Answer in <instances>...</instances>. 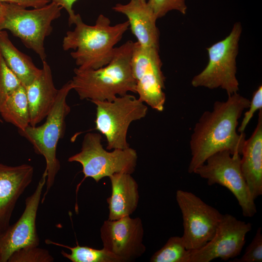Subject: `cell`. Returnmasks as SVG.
Listing matches in <instances>:
<instances>
[{
  "mask_svg": "<svg viewBox=\"0 0 262 262\" xmlns=\"http://www.w3.org/2000/svg\"><path fill=\"white\" fill-rule=\"evenodd\" d=\"M176 198L182 214L187 249H198L214 236L223 214L192 192L178 190Z\"/></svg>",
  "mask_w": 262,
  "mask_h": 262,
  "instance_id": "cell-10",
  "label": "cell"
},
{
  "mask_svg": "<svg viewBox=\"0 0 262 262\" xmlns=\"http://www.w3.org/2000/svg\"><path fill=\"white\" fill-rule=\"evenodd\" d=\"M249 110L245 113L240 126L237 131L239 133H243L253 116L254 113L262 109V86L260 85L253 93L251 100L250 101Z\"/></svg>",
  "mask_w": 262,
  "mask_h": 262,
  "instance_id": "cell-28",
  "label": "cell"
},
{
  "mask_svg": "<svg viewBox=\"0 0 262 262\" xmlns=\"http://www.w3.org/2000/svg\"><path fill=\"white\" fill-rule=\"evenodd\" d=\"M100 134L88 132L85 134L81 151L70 156L69 162H78L82 167L84 178L78 185V189L87 178L98 182L102 178L118 173H133L137 165V154L130 147L125 149H105Z\"/></svg>",
  "mask_w": 262,
  "mask_h": 262,
  "instance_id": "cell-6",
  "label": "cell"
},
{
  "mask_svg": "<svg viewBox=\"0 0 262 262\" xmlns=\"http://www.w3.org/2000/svg\"><path fill=\"white\" fill-rule=\"evenodd\" d=\"M103 248L121 262H132L146 251L143 244L144 228L139 217L130 216L103 222L100 229Z\"/></svg>",
  "mask_w": 262,
  "mask_h": 262,
  "instance_id": "cell-13",
  "label": "cell"
},
{
  "mask_svg": "<svg viewBox=\"0 0 262 262\" xmlns=\"http://www.w3.org/2000/svg\"><path fill=\"white\" fill-rule=\"evenodd\" d=\"M34 168L28 164L9 166L0 163V234L10 226L16 203L31 183Z\"/></svg>",
  "mask_w": 262,
  "mask_h": 262,
  "instance_id": "cell-15",
  "label": "cell"
},
{
  "mask_svg": "<svg viewBox=\"0 0 262 262\" xmlns=\"http://www.w3.org/2000/svg\"><path fill=\"white\" fill-rule=\"evenodd\" d=\"M258 115L253 133L246 139L240 162L243 175L254 200L262 195V109Z\"/></svg>",
  "mask_w": 262,
  "mask_h": 262,
  "instance_id": "cell-18",
  "label": "cell"
},
{
  "mask_svg": "<svg viewBox=\"0 0 262 262\" xmlns=\"http://www.w3.org/2000/svg\"><path fill=\"white\" fill-rule=\"evenodd\" d=\"M78 0H52V2L64 8L68 14V24H74L76 15L73 9V4Z\"/></svg>",
  "mask_w": 262,
  "mask_h": 262,
  "instance_id": "cell-30",
  "label": "cell"
},
{
  "mask_svg": "<svg viewBox=\"0 0 262 262\" xmlns=\"http://www.w3.org/2000/svg\"><path fill=\"white\" fill-rule=\"evenodd\" d=\"M112 9L126 16L131 33L139 45L159 49L157 18L146 0H130L127 4L117 3Z\"/></svg>",
  "mask_w": 262,
  "mask_h": 262,
  "instance_id": "cell-16",
  "label": "cell"
},
{
  "mask_svg": "<svg viewBox=\"0 0 262 262\" xmlns=\"http://www.w3.org/2000/svg\"><path fill=\"white\" fill-rule=\"evenodd\" d=\"M91 102L96 106V129L105 136L106 149L129 147L127 140L129 126L146 116V104L129 94L117 97L112 101Z\"/></svg>",
  "mask_w": 262,
  "mask_h": 262,
  "instance_id": "cell-8",
  "label": "cell"
},
{
  "mask_svg": "<svg viewBox=\"0 0 262 262\" xmlns=\"http://www.w3.org/2000/svg\"><path fill=\"white\" fill-rule=\"evenodd\" d=\"M39 75L29 85L25 87L29 115L30 125L36 126L45 118L55 101L58 90L54 84L52 72L46 61H42Z\"/></svg>",
  "mask_w": 262,
  "mask_h": 262,
  "instance_id": "cell-17",
  "label": "cell"
},
{
  "mask_svg": "<svg viewBox=\"0 0 262 262\" xmlns=\"http://www.w3.org/2000/svg\"><path fill=\"white\" fill-rule=\"evenodd\" d=\"M47 177L45 170L34 192L25 199V207L21 216L0 234V262H8L13 253L18 249L38 246L36 219Z\"/></svg>",
  "mask_w": 262,
  "mask_h": 262,
  "instance_id": "cell-14",
  "label": "cell"
},
{
  "mask_svg": "<svg viewBox=\"0 0 262 262\" xmlns=\"http://www.w3.org/2000/svg\"><path fill=\"white\" fill-rule=\"evenodd\" d=\"M232 262H262V233L261 227L259 228L245 253L240 258H234Z\"/></svg>",
  "mask_w": 262,
  "mask_h": 262,
  "instance_id": "cell-27",
  "label": "cell"
},
{
  "mask_svg": "<svg viewBox=\"0 0 262 262\" xmlns=\"http://www.w3.org/2000/svg\"><path fill=\"white\" fill-rule=\"evenodd\" d=\"M159 49L145 47L134 42L131 68L138 98L152 109L162 112L165 95V77L162 70Z\"/></svg>",
  "mask_w": 262,
  "mask_h": 262,
  "instance_id": "cell-11",
  "label": "cell"
},
{
  "mask_svg": "<svg viewBox=\"0 0 262 262\" xmlns=\"http://www.w3.org/2000/svg\"><path fill=\"white\" fill-rule=\"evenodd\" d=\"M0 115L5 121L23 130L30 125V115L25 87L21 85L3 102Z\"/></svg>",
  "mask_w": 262,
  "mask_h": 262,
  "instance_id": "cell-21",
  "label": "cell"
},
{
  "mask_svg": "<svg viewBox=\"0 0 262 262\" xmlns=\"http://www.w3.org/2000/svg\"><path fill=\"white\" fill-rule=\"evenodd\" d=\"M242 31L241 23L236 22L225 39L207 48L208 63L201 72L193 77L192 86L211 89L220 88L225 90L228 95L238 92L236 59Z\"/></svg>",
  "mask_w": 262,
  "mask_h": 262,
  "instance_id": "cell-7",
  "label": "cell"
},
{
  "mask_svg": "<svg viewBox=\"0 0 262 262\" xmlns=\"http://www.w3.org/2000/svg\"><path fill=\"white\" fill-rule=\"evenodd\" d=\"M250 100L237 92L225 101H215L212 111L204 112L194 128L190 141L191 159L188 171L195 170L212 155L227 150L241 155L246 138L237 133L239 119Z\"/></svg>",
  "mask_w": 262,
  "mask_h": 262,
  "instance_id": "cell-1",
  "label": "cell"
},
{
  "mask_svg": "<svg viewBox=\"0 0 262 262\" xmlns=\"http://www.w3.org/2000/svg\"><path fill=\"white\" fill-rule=\"evenodd\" d=\"M51 0H0L2 2L15 4L25 8H38L49 3Z\"/></svg>",
  "mask_w": 262,
  "mask_h": 262,
  "instance_id": "cell-29",
  "label": "cell"
},
{
  "mask_svg": "<svg viewBox=\"0 0 262 262\" xmlns=\"http://www.w3.org/2000/svg\"><path fill=\"white\" fill-rule=\"evenodd\" d=\"M111 195L107 198L108 220L130 216L136 210L139 200L138 185L131 174L118 173L109 177Z\"/></svg>",
  "mask_w": 262,
  "mask_h": 262,
  "instance_id": "cell-19",
  "label": "cell"
},
{
  "mask_svg": "<svg viewBox=\"0 0 262 262\" xmlns=\"http://www.w3.org/2000/svg\"><path fill=\"white\" fill-rule=\"evenodd\" d=\"M251 229L250 223L229 214H223L212 239L202 247L191 250L189 262H210L216 258L228 261L237 257Z\"/></svg>",
  "mask_w": 262,
  "mask_h": 262,
  "instance_id": "cell-12",
  "label": "cell"
},
{
  "mask_svg": "<svg viewBox=\"0 0 262 262\" xmlns=\"http://www.w3.org/2000/svg\"><path fill=\"white\" fill-rule=\"evenodd\" d=\"M72 89L70 80L58 90L54 104L44 124L39 126L29 125L23 130H18L20 135L30 142L34 152L42 155L46 161V189L41 201L42 203L44 202L46 195L53 186L61 168L60 163L56 156V150L59 140L65 135L66 118L70 112L66 98Z\"/></svg>",
  "mask_w": 262,
  "mask_h": 262,
  "instance_id": "cell-4",
  "label": "cell"
},
{
  "mask_svg": "<svg viewBox=\"0 0 262 262\" xmlns=\"http://www.w3.org/2000/svg\"><path fill=\"white\" fill-rule=\"evenodd\" d=\"M147 3L157 19L163 17L171 11H177L185 15L187 10L185 0H148Z\"/></svg>",
  "mask_w": 262,
  "mask_h": 262,
  "instance_id": "cell-26",
  "label": "cell"
},
{
  "mask_svg": "<svg viewBox=\"0 0 262 262\" xmlns=\"http://www.w3.org/2000/svg\"><path fill=\"white\" fill-rule=\"evenodd\" d=\"M21 85L0 53V108L5 100Z\"/></svg>",
  "mask_w": 262,
  "mask_h": 262,
  "instance_id": "cell-24",
  "label": "cell"
},
{
  "mask_svg": "<svg viewBox=\"0 0 262 262\" xmlns=\"http://www.w3.org/2000/svg\"><path fill=\"white\" fill-rule=\"evenodd\" d=\"M0 53L7 66L26 87L39 75L41 69L37 67L31 57L19 51L12 43L6 31H0Z\"/></svg>",
  "mask_w": 262,
  "mask_h": 262,
  "instance_id": "cell-20",
  "label": "cell"
},
{
  "mask_svg": "<svg viewBox=\"0 0 262 262\" xmlns=\"http://www.w3.org/2000/svg\"><path fill=\"white\" fill-rule=\"evenodd\" d=\"M134 42L128 40L115 47L110 62L96 69H74L73 89L81 100L112 101L129 92L136 93L131 68Z\"/></svg>",
  "mask_w": 262,
  "mask_h": 262,
  "instance_id": "cell-3",
  "label": "cell"
},
{
  "mask_svg": "<svg viewBox=\"0 0 262 262\" xmlns=\"http://www.w3.org/2000/svg\"><path fill=\"white\" fill-rule=\"evenodd\" d=\"M53 257L47 249L37 246L26 247L15 251L11 256L9 262H52Z\"/></svg>",
  "mask_w": 262,
  "mask_h": 262,
  "instance_id": "cell-25",
  "label": "cell"
},
{
  "mask_svg": "<svg viewBox=\"0 0 262 262\" xmlns=\"http://www.w3.org/2000/svg\"><path fill=\"white\" fill-rule=\"evenodd\" d=\"M190 251L186 249L182 236H172L162 248L152 255L149 261L189 262Z\"/></svg>",
  "mask_w": 262,
  "mask_h": 262,
  "instance_id": "cell-23",
  "label": "cell"
},
{
  "mask_svg": "<svg viewBox=\"0 0 262 262\" xmlns=\"http://www.w3.org/2000/svg\"><path fill=\"white\" fill-rule=\"evenodd\" d=\"M3 121L0 118V123H2Z\"/></svg>",
  "mask_w": 262,
  "mask_h": 262,
  "instance_id": "cell-32",
  "label": "cell"
},
{
  "mask_svg": "<svg viewBox=\"0 0 262 262\" xmlns=\"http://www.w3.org/2000/svg\"><path fill=\"white\" fill-rule=\"evenodd\" d=\"M45 243L69 249L71 252L70 254L63 250L61 251V253L72 262H121L118 258L104 248L97 249L87 246H80L78 243L76 246L70 247L49 239H46Z\"/></svg>",
  "mask_w": 262,
  "mask_h": 262,
  "instance_id": "cell-22",
  "label": "cell"
},
{
  "mask_svg": "<svg viewBox=\"0 0 262 262\" xmlns=\"http://www.w3.org/2000/svg\"><path fill=\"white\" fill-rule=\"evenodd\" d=\"M4 4L5 12L0 20V31H10L26 47L38 54L42 61H46L45 39L51 33V23L61 16L63 8L52 2L32 10L15 4Z\"/></svg>",
  "mask_w": 262,
  "mask_h": 262,
  "instance_id": "cell-5",
  "label": "cell"
},
{
  "mask_svg": "<svg viewBox=\"0 0 262 262\" xmlns=\"http://www.w3.org/2000/svg\"><path fill=\"white\" fill-rule=\"evenodd\" d=\"M5 12L4 2L0 1V20L3 17Z\"/></svg>",
  "mask_w": 262,
  "mask_h": 262,
  "instance_id": "cell-31",
  "label": "cell"
},
{
  "mask_svg": "<svg viewBox=\"0 0 262 262\" xmlns=\"http://www.w3.org/2000/svg\"><path fill=\"white\" fill-rule=\"evenodd\" d=\"M240 162V155L221 151L208 157L194 173L207 180L209 185L217 184L226 187L237 200L243 215L252 217L257 213L256 205L243 175Z\"/></svg>",
  "mask_w": 262,
  "mask_h": 262,
  "instance_id": "cell-9",
  "label": "cell"
},
{
  "mask_svg": "<svg viewBox=\"0 0 262 262\" xmlns=\"http://www.w3.org/2000/svg\"><path fill=\"white\" fill-rule=\"evenodd\" d=\"M75 27L68 31L63 41L64 50L73 49L70 53L78 68L96 69L107 65L112 59L115 46L129 28L128 21L111 25L110 19L99 15L93 25L84 23L77 14Z\"/></svg>",
  "mask_w": 262,
  "mask_h": 262,
  "instance_id": "cell-2",
  "label": "cell"
}]
</instances>
